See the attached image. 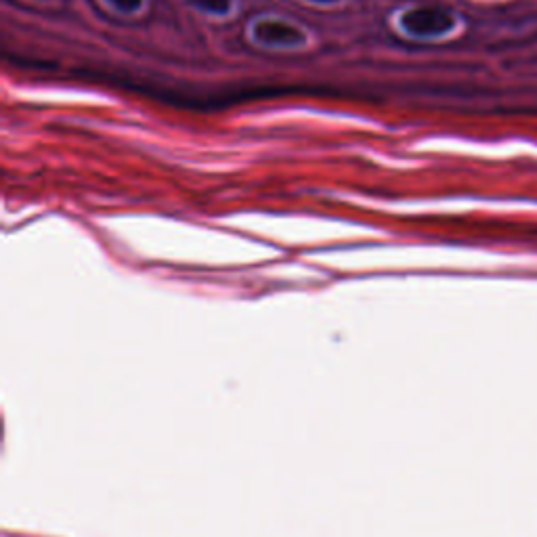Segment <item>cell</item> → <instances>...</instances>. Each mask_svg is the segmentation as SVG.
<instances>
[{
	"label": "cell",
	"mask_w": 537,
	"mask_h": 537,
	"mask_svg": "<svg viewBox=\"0 0 537 537\" xmlns=\"http://www.w3.org/2000/svg\"><path fill=\"white\" fill-rule=\"evenodd\" d=\"M110 3H112L116 9L124 11V13H133V11L141 9L143 0H110Z\"/></svg>",
	"instance_id": "4"
},
{
	"label": "cell",
	"mask_w": 537,
	"mask_h": 537,
	"mask_svg": "<svg viewBox=\"0 0 537 537\" xmlns=\"http://www.w3.org/2000/svg\"><path fill=\"white\" fill-rule=\"evenodd\" d=\"M315 3H336V0H315Z\"/></svg>",
	"instance_id": "5"
},
{
	"label": "cell",
	"mask_w": 537,
	"mask_h": 537,
	"mask_svg": "<svg viewBox=\"0 0 537 537\" xmlns=\"http://www.w3.org/2000/svg\"><path fill=\"white\" fill-rule=\"evenodd\" d=\"M254 38L263 42V45H271V47H298L303 45L307 40L305 32L298 30L292 24H286V21H259V24L254 26Z\"/></svg>",
	"instance_id": "2"
},
{
	"label": "cell",
	"mask_w": 537,
	"mask_h": 537,
	"mask_svg": "<svg viewBox=\"0 0 537 537\" xmlns=\"http://www.w3.org/2000/svg\"><path fill=\"white\" fill-rule=\"evenodd\" d=\"M191 3L202 11L221 13V15L229 13V7H231V0H191Z\"/></svg>",
	"instance_id": "3"
},
{
	"label": "cell",
	"mask_w": 537,
	"mask_h": 537,
	"mask_svg": "<svg viewBox=\"0 0 537 537\" xmlns=\"http://www.w3.org/2000/svg\"><path fill=\"white\" fill-rule=\"evenodd\" d=\"M401 26L414 36H443L454 30L456 17L443 7H416L401 17Z\"/></svg>",
	"instance_id": "1"
}]
</instances>
